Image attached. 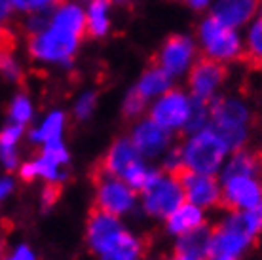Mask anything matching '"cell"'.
Returning <instances> with one entry per match:
<instances>
[{"label":"cell","instance_id":"cell-1","mask_svg":"<svg viewBox=\"0 0 262 260\" xmlns=\"http://www.w3.org/2000/svg\"><path fill=\"white\" fill-rule=\"evenodd\" d=\"M85 34V12L78 4L63 0L53 8L52 19H48L46 25L29 33V52L44 63H67L76 53Z\"/></svg>","mask_w":262,"mask_h":260},{"label":"cell","instance_id":"cell-2","mask_svg":"<svg viewBox=\"0 0 262 260\" xmlns=\"http://www.w3.org/2000/svg\"><path fill=\"white\" fill-rule=\"evenodd\" d=\"M262 230V202L247 211H232V215L211 232L207 251L209 260H237Z\"/></svg>","mask_w":262,"mask_h":260},{"label":"cell","instance_id":"cell-3","mask_svg":"<svg viewBox=\"0 0 262 260\" xmlns=\"http://www.w3.org/2000/svg\"><path fill=\"white\" fill-rule=\"evenodd\" d=\"M88 243L92 251L103 256L122 260H141L144 254L143 241L125 232L118 216L93 207L88 219Z\"/></svg>","mask_w":262,"mask_h":260},{"label":"cell","instance_id":"cell-4","mask_svg":"<svg viewBox=\"0 0 262 260\" xmlns=\"http://www.w3.org/2000/svg\"><path fill=\"white\" fill-rule=\"evenodd\" d=\"M211 129L224 141L228 150H239L247 139L249 109L237 99H219L209 106Z\"/></svg>","mask_w":262,"mask_h":260},{"label":"cell","instance_id":"cell-5","mask_svg":"<svg viewBox=\"0 0 262 260\" xmlns=\"http://www.w3.org/2000/svg\"><path fill=\"white\" fill-rule=\"evenodd\" d=\"M228 152V146L211 127L192 133V137L181 148L183 165L196 173L213 175L223 165V160Z\"/></svg>","mask_w":262,"mask_h":260},{"label":"cell","instance_id":"cell-6","mask_svg":"<svg viewBox=\"0 0 262 260\" xmlns=\"http://www.w3.org/2000/svg\"><path fill=\"white\" fill-rule=\"evenodd\" d=\"M95 207L111 215H125L135 205V190L127 182L95 169Z\"/></svg>","mask_w":262,"mask_h":260},{"label":"cell","instance_id":"cell-7","mask_svg":"<svg viewBox=\"0 0 262 260\" xmlns=\"http://www.w3.org/2000/svg\"><path fill=\"white\" fill-rule=\"evenodd\" d=\"M200 40L207 57L211 59L232 61L236 57H242V44H239L237 33L213 15H209L200 25Z\"/></svg>","mask_w":262,"mask_h":260},{"label":"cell","instance_id":"cell-8","mask_svg":"<svg viewBox=\"0 0 262 260\" xmlns=\"http://www.w3.org/2000/svg\"><path fill=\"white\" fill-rule=\"evenodd\" d=\"M262 202V181L258 177L236 175L224 179L221 190V207L230 211H247Z\"/></svg>","mask_w":262,"mask_h":260},{"label":"cell","instance_id":"cell-9","mask_svg":"<svg viewBox=\"0 0 262 260\" xmlns=\"http://www.w3.org/2000/svg\"><path fill=\"white\" fill-rule=\"evenodd\" d=\"M169 175H173L179 181L184 198L198 207H215L221 203V186L216 179H213L211 175L196 173L184 165Z\"/></svg>","mask_w":262,"mask_h":260},{"label":"cell","instance_id":"cell-10","mask_svg":"<svg viewBox=\"0 0 262 260\" xmlns=\"http://www.w3.org/2000/svg\"><path fill=\"white\" fill-rule=\"evenodd\" d=\"M143 194V205L152 216H167L184 200L183 188L173 175H160Z\"/></svg>","mask_w":262,"mask_h":260},{"label":"cell","instance_id":"cell-11","mask_svg":"<svg viewBox=\"0 0 262 260\" xmlns=\"http://www.w3.org/2000/svg\"><path fill=\"white\" fill-rule=\"evenodd\" d=\"M190 104L192 101L183 91L167 90L152 106L150 120L167 131L183 129L190 118Z\"/></svg>","mask_w":262,"mask_h":260},{"label":"cell","instance_id":"cell-12","mask_svg":"<svg viewBox=\"0 0 262 260\" xmlns=\"http://www.w3.org/2000/svg\"><path fill=\"white\" fill-rule=\"evenodd\" d=\"M226 78V69L221 61L211 57H202L196 61V65L190 69V76H188V85H190L192 97L202 99V101H209L216 88L223 84Z\"/></svg>","mask_w":262,"mask_h":260},{"label":"cell","instance_id":"cell-13","mask_svg":"<svg viewBox=\"0 0 262 260\" xmlns=\"http://www.w3.org/2000/svg\"><path fill=\"white\" fill-rule=\"evenodd\" d=\"M192 59H194V42L186 36L175 34L165 40V44L162 46L156 57V65L169 72L171 76H177L190 67Z\"/></svg>","mask_w":262,"mask_h":260},{"label":"cell","instance_id":"cell-14","mask_svg":"<svg viewBox=\"0 0 262 260\" xmlns=\"http://www.w3.org/2000/svg\"><path fill=\"white\" fill-rule=\"evenodd\" d=\"M137 162H141V152L135 148L133 141L131 139H118L111 144L108 152L97 163L95 169L112 177H122L133 163Z\"/></svg>","mask_w":262,"mask_h":260},{"label":"cell","instance_id":"cell-15","mask_svg":"<svg viewBox=\"0 0 262 260\" xmlns=\"http://www.w3.org/2000/svg\"><path fill=\"white\" fill-rule=\"evenodd\" d=\"M131 141L135 144V148L141 152V156L154 158L169 146L171 135L169 131L164 129L162 125H158L154 120H144L133 129Z\"/></svg>","mask_w":262,"mask_h":260},{"label":"cell","instance_id":"cell-16","mask_svg":"<svg viewBox=\"0 0 262 260\" xmlns=\"http://www.w3.org/2000/svg\"><path fill=\"white\" fill-rule=\"evenodd\" d=\"M255 10L256 0H219L213 8V17L234 29L247 23Z\"/></svg>","mask_w":262,"mask_h":260},{"label":"cell","instance_id":"cell-17","mask_svg":"<svg viewBox=\"0 0 262 260\" xmlns=\"http://www.w3.org/2000/svg\"><path fill=\"white\" fill-rule=\"evenodd\" d=\"M165 219H167V230L175 235L186 234V232H190V230H194V228L203 224L202 209L190 202L181 203V205H179L175 211H171Z\"/></svg>","mask_w":262,"mask_h":260},{"label":"cell","instance_id":"cell-18","mask_svg":"<svg viewBox=\"0 0 262 260\" xmlns=\"http://www.w3.org/2000/svg\"><path fill=\"white\" fill-rule=\"evenodd\" d=\"M211 232H213V228L202 224L186 234H181V240L177 243V253L188 254L194 258H205L207 251H209Z\"/></svg>","mask_w":262,"mask_h":260},{"label":"cell","instance_id":"cell-19","mask_svg":"<svg viewBox=\"0 0 262 260\" xmlns=\"http://www.w3.org/2000/svg\"><path fill=\"white\" fill-rule=\"evenodd\" d=\"M236 175L262 177V152H249V150H237L234 158L228 162L224 169V179Z\"/></svg>","mask_w":262,"mask_h":260},{"label":"cell","instance_id":"cell-20","mask_svg":"<svg viewBox=\"0 0 262 260\" xmlns=\"http://www.w3.org/2000/svg\"><path fill=\"white\" fill-rule=\"evenodd\" d=\"M146 99L162 95L171 88V74L165 72L162 67H158L156 63L143 74V78L139 80V84L135 85Z\"/></svg>","mask_w":262,"mask_h":260},{"label":"cell","instance_id":"cell-21","mask_svg":"<svg viewBox=\"0 0 262 260\" xmlns=\"http://www.w3.org/2000/svg\"><path fill=\"white\" fill-rule=\"evenodd\" d=\"M108 4L111 0H90L85 10V29L90 36H103L108 31Z\"/></svg>","mask_w":262,"mask_h":260},{"label":"cell","instance_id":"cell-22","mask_svg":"<svg viewBox=\"0 0 262 260\" xmlns=\"http://www.w3.org/2000/svg\"><path fill=\"white\" fill-rule=\"evenodd\" d=\"M63 127H65V114L63 112H52L50 116L40 124L38 129H34L31 133V139L33 143H48V141H53V139H59L61 133H63Z\"/></svg>","mask_w":262,"mask_h":260},{"label":"cell","instance_id":"cell-23","mask_svg":"<svg viewBox=\"0 0 262 260\" xmlns=\"http://www.w3.org/2000/svg\"><path fill=\"white\" fill-rule=\"evenodd\" d=\"M242 59L253 69H262V17L251 27L247 50L242 52Z\"/></svg>","mask_w":262,"mask_h":260},{"label":"cell","instance_id":"cell-24","mask_svg":"<svg viewBox=\"0 0 262 260\" xmlns=\"http://www.w3.org/2000/svg\"><path fill=\"white\" fill-rule=\"evenodd\" d=\"M190 118L184 125V129L188 133H196V131L203 129L207 120H209V106H207V101H202V99L192 97L190 99Z\"/></svg>","mask_w":262,"mask_h":260},{"label":"cell","instance_id":"cell-25","mask_svg":"<svg viewBox=\"0 0 262 260\" xmlns=\"http://www.w3.org/2000/svg\"><path fill=\"white\" fill-rule=\"evenodd\" d=\"M10 118L13 124H27L33 118V104L25 95H17L10 104Z\"/></svg>","mask_w":262,"mask_h":260},{"label":"cell","instance_id":"cell-26","mask_svg":"<svg viewBox=\"0 0 262 260\" xmlns=\"http://www.w3.org/2000/svg\"><path fill=\"white\" fill-rule=\"evenodd\" d=\"M0 74L10 82H21V78H23L21 67L12 55V50H2L0 52Z\"/></svg>","mask_w":262,"mask_h":260},{"label":"cell","instance_id":"cell-27","mask_svg":"<svg viewBox=\"0 0 262 260\" xmlns=\"http://www.w3.org/2000/svg\"><path fill=\"white\" fill-rule=\"evenodd\" d=\"M13 8L25 13H44L57 8L63 0H12Z\"/></svg>","mask_w":262,"mask_h":260},{"label":"cell","instance_id":"cell-28","mask_svg":"<svg viewBox=\"0 0 262 260\" xmlns=\"http://www.w3.org/2000/svg\"><path fill=\"white\" fill-rule=\"evenodd\" d=\"M34 165H36V175L44 177L48 182H61L63 181V173L59 171V165L48 158L40 156L38 160H34Z\"/></svg>","mask_w":262,"mask_h":260},{"label":"cell","instance_id":"cell-29","mask_svg":"<svg viewBox=\"0 0 262 260\" xmlns=\"http://www.w3.org/2000/svg\"><path fill=\"white\" fill-rule=\"evenodd\" d=\"M40 156L52 160V162H55L57 165H63V163L69 162V154H67L65 144L61 143V139H53V141L44 143V148H42V154H40Z\"/></svg>","mask_w":262,"mask_h":260},{"label":"cell","instance_id":"cell-30","mask_svg":"<svg viewBox=\"0 0 262 260\" xmlns=\"http://www.w3.org/2000/svg\"><path fill=\"white\" fill-rule=\"evenodd\" d=\"M144 104H146V97H144L137 88H133V90L127 93V97H125V101H124V114L127 118L139 116V114L144 111Z\"/></svg>","mask_w":262,"mask_h":260},{"label":"cell","instance_id":"cell-31","mask_svg":"<svg viewBox=\"0 0 262 260\" xmlns=\"http://www.w3.org/2000/svg\"><path fill=\"white\" fill-rule=\"evenodd\" d=\"M23 135V125L21 124H10L0 131V150H15Z\"/></svg>","mask_w":262,"mask_h":260},{"label":"cell","instance_id":"cell-32","mask_svg":"<svg viewBox=\"0 0 262 260\" xmlns=\"http://www.w3.org/2000/svg\"><path fill=\"white\" fill-rule=\"evenodd\" d=\"M95 103H97V95H95L93 91H88V93H84V95L78 99L76 109H74V112H76V118H80V120L90 118V114H92L93 109H95Z\"/></svg>","mask_w":262,"mask_h":260},{"label":"cell","instance_id":"cell-33","mask_svg":"<svg viewBox=\"0 0 262 260\" xmlns=\"http://www.w3.org/2000/svg\"><path fill=\"white\" fill-rule=\"evenodd\" d=\"M61 196V182H48V186L42 192V207L50 209L55 205V202Z\"/></svg>","mask_w":262,"mask_h":260},{"label":"cell","instance_id":"cell-34","mask_svg":"<svg viewBox=\"0 0 262 260\" xmlns=\"http://www.w3.org/2000/svg\"><path fill=\"white\" fill-rule=\"evenodd\" d=\"M2 50H13V34L0 21V52Z\"/></svg>","mask_w":262,"mask_h":260},{"label":"cell","instance_id":"cell-35","mask_svg":"<svg viewBox=\"0 0 262 260\" xmlns=\"http://www.w3.org/2000/svg\"><path fill=\"white\" fill-rule=\"evenodd\" d=\"M6 260H36V258H34V253L31 251V249L25 247V245H21V247L15 249L12 256Z\"/></svg>","mask_w":262,"mask_h":260},{"label":"cell","instance_id":"cell-36","mask_svg":"<svg viewBox=\"0 0 262 260\" xmlns=\"http://www.w3.org/2000/svg\"><path fill=\"white\" fill-rule=\"evenodd\" d=\"M21 179H25V181H33L34 177H38L36 175V165H34V162H27L21 165Z\"/></svg>","mask_w":262,"mask_h":260},{"label":"cell","instance_id":"cell-37","mask_svg":"<svg viewBox=\"0 0 262 260\" xmlns=\"http://www.w3.org/2000/svg\"><path fill=\"white\" fill-rule=\"evenodd\" d=\"M13 10H15V8H13L12 0H0V21L8 19V17L12 15Z\"/></svg>","mask_w":262,"mask_h":260},{"label":"cell","instance_id":"cell-38","mask_svg":"<svg viewBox=\"0 0 262 260\" xmlns=\"http://www.w3.org/2000/svg\"><path fill=\"white\" fill-rule=\"evenodd\" d=\"M12 190H13V181L12 179H0V200L2 198H6L8 194H12Z\"/></svg>","mask_w":262,"mask_h":260},{"label":"cell","instance_id":"cell-39","mask_svg":"<svg viewBox=\"0 0 262 260\" xmlns=\"http://www.w3.org/2000/svg\"><path fill=\"white\" fill-rule=\"evenodd\" d=\"M207 2H209V0H188V4H190L192 8H196V10H202L203 6H207Z\"/></svg>","mask_w":262,"mask_h":260},{"label":"cell","instance_id":"cell-40","mask_svg":"<svg viewBox=\"0 0 262 260\" xmlns=\"http://www.w3.org/2000/svg\"><path fill=\"white\" fill-rule=\"evenodd\" d=\"M169 260H202V258H194V256H188V254H183V253H175L171 256Z\"/></svg>","mask_w":262,"mask_h":260},{"label":"cell","instance_id":"cell-41","mask_svg":"<svg viewBox=\"0 0 262 260\" xmlns=\"http://www.w3.org/2000/svg\"><path fill=\"white\" fill-rule=\"evenodd\" d=\"M103 260H122V258H112V256H103Z\"/></svg>","mask_w":262,"mask_h":260},{"label":"cell","instance_id":"cell-42","mask_svg":"<svg viewBox=\"0 0 262 260\" xmlns=\"http://www.w3.org/2000/svg\"><path fill=\"white\" fill-rule=\"evenodd\" d=\"M114 2H122V0H114Z\"/></svg>","mask_w":262,"mask_h":260},{"label":"cell","instance_id":"cell-43","mask_svg":"<svg viewBox=\"0 0 262 260\" xmlns=\"http://www.w3.org/2000/svg\"><path fill=\"white\" fill-rule=\"evenodd\" d=\"M0 260H2V258H0Z\"/></svg>","mask_w":262,"mask_h":260}]
</instances>
